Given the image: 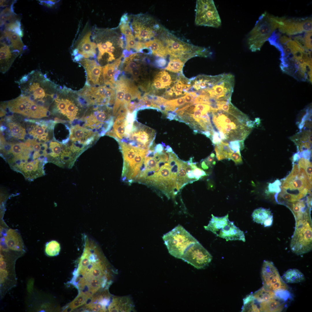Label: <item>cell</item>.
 Returning a JSON list of instances; mask_svg holds the SVG:
<instances>
[{"mask_svg": "<svg viewBox=\"0 0 312 312\" xmlns=\"http://www.w3.org/2000/svg\"><path fill=\"white\" fill-rule=\"evenodd\" d=\"M210 117L213 131L219 134L222 141L243 140L250 133L252 128L230 113L221 109L213 110Z\"/></svg>", "mask_w": 312, "mask_h": 312, "instance_id": "1", "label": "cell"}, {"mask_svg": "<svg viewBox=\"0 0 312 312\" xmlns=\"http://www.w3.org/2000/svg\"><path fill=\"white\" fill-rule=\"evenodd\" d=\"M281 23V17L270 15L266 12L262 14L248 35L247 42L250 49L252 52L260 50L265 42Z\"/></svg>", "mask_w": 312, "mask_h": 312, "instance_id": "2", "label": "cell"}, {"mask_svg": "<svg viewBox=\"0 0 312 312\" xmlns=\"http://www.w3.org/2000/svg\"><path fill=\"white\" fill-rule=\"evenodd\" d=\"M129 24L136 41L144 44L159 36L165 29L152 17L141 14L129 16Z\"/></svg>", "mask_w": 312, "mask_h": 312, "instance_id": "3", "label": "cell"}, {"mask_svg": "<svg viewBox=\"0 0 312 312\" xmlns=\"http://www.w3.org/2000/svg\"><path fill=\"white\" fill-rule=\"evenodd\" d=\"M295 218L296 226L290 247L293 252L301 255L309 252L312 249L311 217L309 214H305Z\"/></svg>", "mask_w": 312, "mask_h": 312, "instance_id": "4", "label": "cell"}, {"mask_svg": "<svg viewBox=\"0 0 312 312\" xmlns=\"http://www.w3.org/2000/svg\"><path fill=\"white\" fill-rule=\"evenodd\" d=\"M162 238L169 253L179 259L191 245L198 242L179 224L164 235Z\"/></svg>", "mask_w": 312, "mask_h": 312, "instance_id": "5", "label": "cell"}, {"mask_svg": "<svg viewBox=\"0 0 312 312\" xmlns=\"http://www.w3.org/2000/svg\"><path fill=\"white\" fill-rule=\"evenodd\" d=\"M95 106L90 112L86 113L79 119L81 125L97 132L101 131L103 135L110 129L113 124L111 109L106 106L101 108Z\"/></svg>", "mask_w": 312, "mask_h": 312, "instance_id": "6", "label": "cell"}, {"mask_svg": "<svg viewBox=\"0 0 312 312\" xmlns=\"http://www.w3.org/2000/svg\"><path fill=\"white\" fill-rule=\"evenodd\" d=\"M195 24L218 28L221 25V20L212 0H197L196 1Z\"/></svg>", "mask_w": 312, "mask_h": 312, "instance_id": "7", "label": "cell"}, {"mask_svg": "<svg viewBox=\"0 0 312 312\" xmlns=\"http://www.w3.org/2000/svg\"><path fill=\"white\" fill-rule=\"evenodd\" d=\"M155 134L154 130L135 122L127 137L129 140V144L148 150L153 145Z\"/></svg>", "mask_w": 312, "mask_h": 312, "instance_id": "8", "label": "cell"}, {"mask_svg": "<svg viewBox=\"0 0 312 312\" xmlns=\"http://www.w3.org/2000/svg\"><path fill=\"white\" fill-rule=\"evenodd\" d=\"M263 287L265 289L275 292L280 290H287L288 287L281 277L273 263L264 261L261 271Z\"/></svg>", "mask_w": 312, "mask_h": 312, "instance_id": "9", "label": "cell"}, {"mask_svg": "<svg viewBox=\"0 0 312 312\" xmlns=\"http://www.w3.org/2000/svg\"><path fill=\"white\" fill-rule=\"evenodd\" d=\"M198 269L206 267L211 262L212 256L199 242L191 245L180 258Z\"/></svg>", "mask_w": 312, "mask_h": 312, "instance_id": "10", "label": "cell"}, {"mask_svg": "<svg viewBox=\"0 0 312 312\" xmlns=\"http://www.w3.org/2000/svg\"><path fill=\"white\" fill-rule=\"evenodd\" d=\"M100 136L99 133L77 123L70 126L69 138V142L85 150L93 143Z\"/></svg>", "mask_w": 312, "mask_h": 312, "instance_id": "11", "label": "cell"}, {"mask_svg": "<svg viewBox=\"0 0 312 312\" xmlns=\"http://www.w3.org/2000/svg\"><path fill=\"white\" fill-rule=\"evenodd\" d=\"M108 88L106 86L96 87L86 84L78 94L84 99L88 105H110V100L106 94Z\"/></svg>", "mask_w": 312, "mask_h": 312, "instance_id": "12", "label": "cell"}, {"mask_svg": "<svg viewBox=\"0 0 312 312\" xmlns=\"http://www.w3.org/2000/svg\"><path fill=\"white\" fill-rule=\"evenodd\" d=\"M282 25L278 27L281 33L289 35L301 34L304 32L312 31V18L281 17Z\"/></svg>", "mask_w": 312, "mask_h": 312, "instance_id": "13", "label": "cell"}, {"mask_svg": "<svg viewBox=\"0 0 312 312\" xmlns=\"http://www.w3.org/2000/svg\"><path fill=\"white\" fill-rule=\"evenodd\" d=\"M81 63L84 68L87 74L86 84L91 86L99 85L102 67L93 60L83 59L81 61Z\"/></svg>", "mask_w": 312, "mask_h": 312, "instance_id": "14", "label": "cell"}, {"mask_svg": "<svg viewBox=\"0 0 312 312\" xmlns=\"http://www.w3.org/2000/svg\"><path fill=\"white\" fill-rule=\"evenodd\" d=\"M20 53L5 42L0 41L1 70L3 72L7 71Z\"/></svg>", "mask_w": 312, "mask_h": 312, "instance_id": "15", "label": "cell"}, {"mask_svg": "<svg viewBox=\"0 0 312 312\" xmlns=\"http://www.w3.org/2000/svg\"><path fill=\"white\" fill-rule=\"evenodd\" d=\"M217 236L229 240H239L245 241L243 232L236 226L233 222L229 220L219 231Z\"/></svg>", "mask_w": 312, "mask_h": 312, "instance_id": "16", "label": "cell"}, {"mask_svg": "<svg viewBox=\"0 0 312 312\" xmlns=\"http://www.w3.org/2000/svg\"><path fill=\"white\" fill-rule=\"evenodd\" d=\"M91 35L90 31L86 34L80 40L77 47L78 53L86 58L94 57L96 55L97 46L96 43L91 41Z\"/></svg>", "mask_w": 312, "mask_h": 312, "instance_id": "17", "label": "cell"}, {"mask_svg": "<svg viewBox=\"0 0 312 312\" xmlns=\"http://www.w3.org/2000/svg\"><path fill=\"white\" fill-rule=\"evenodd\" d=\"M290 139L297 146L299 152L311 149L312 145V131L311 129L301 130L291 137Z\"/></svg>", "mask_w": 312, "mask_h": 312, "instance_id": "18", "label": "cell"}, {"mask_svg": "<svg viewBox=\"0 0 312 312\" xmlns=\"http://www.w3.org/2000/svg\"><path fill=\"white\" fill-rule=\"evenodd\" d=\"M5 243L10 249L17 251L23 250L24 244L19 233L15 230L10 229L6 232L4 237Z\"/></svg>", "mask_w": 312, "mask_h": 312, "instance_id": "19", "label": "cell"}, {"mask_svg": "<svg viewBox=\"0 0 312 312\" xmlns=\"http://www.w3.org/2000/svg\"><path fill=\"white\" fill-rule=\"evenodd\" d=\"M1 40L21 53L23 50L24 45L22 42L21 36L15 33L8 30L2 31Z\"/></svg>", "mask_w": 312, "mask_h": 312, "instance_id": "20", "label": "cell"}, {"mask_svg": "<svg viewBox=\"0 0 312 312\" xmlns=\"http://www.w3.org/2000/svg\"><path fill=\"white\" fill-rule=\"evenodd\" d=\"M26 97L27 105L25 116L33 118H40L49 115L50 112L47 108L38 105L27 97Z\"/></svg>", "mask_w": 312, "mask_h": 312, "instance_id": "21", "label": "cell"}, {"mask_svg": "<svg viewBox=\"0 0 312 312\" xmlns=\"http://www.w3.org/2000/svg\"><path fill=\"white\" fill-rule=\"evenodd\" d=\"M252 216L254 222L263 224L265 227L270 226L272 224L273 215L269 209L262 207L257 209L253 211Z\"/></svg>", "mask_w": 312, "mask_h": 312, "instance_id": "22", "label": "cell"}, {"mask_svg": "<svg viewBox=\"0 0 312 312\" xmlns=\"http://www.w3.org/2000/svg\"><path fill=\"white\" fill-rule=\"evenodd\" d=\"M127 80L123 78L115 83L116 89L115 102L113 107L112 115L115 116L122 103L125 93Z\"/></svg>", "mask_w": 312, "mask_h": 312, "instance_id": "23", "label": "cell"}, {"mask_svg": "<svg viewBox=\"0 0 312 312\" xmlns=\"http://www.w3.org/2000/svg\"><path fill=\"white\" fill-rule=\"evenodd\" d=\"M280 300L278 299H277L276 298H271L261 302L259 305L260 311L265 312L281 311L285 307V303L281 302Z\"/></svg>", "mask_w": 312, "mask_h": 312, "instance_id": "24", "label": "cell"}, {"mask_svg": "<svg viewBox=\"0 0 312 312\" xmlns=\"http://www.w3.org/2000/svg\"><path fill=\"white\" fill-rule=\"evenodd\" d=\"M118 66L114 62L112 63L108 64L102 67L103 81L106 85H109L111 88H114V85L115 84V76L116 69Z\"/></svg>", "mask_w": 312, "mask_h": 312, "instance_id": "25", "label": "cell"}, {"mask_svg": "<svg viewBox=\"0 0 312 312\" xmlns=\"http://www.w3.org/2000/svg\"><path fill=\"white\" fill-rule=\"evenodd\" d=\"M212 218L209 224L207 226H204L205 229L210 231L216 235L220 230L229 220L228 214L225 216L219 217L211 215Z\"/></svg>", "mask_w": 312, "mask_h": 312, "instance_id": "26", "label": "cell"}, {"mask_svg": "<svg viewBox=\"0 0 312 312\" xmlns=\"http://www.w3.org/2000/svg\"><path fill=\"white\" fill-rule=\"evenodd\" d=\"M119 143L124 159L123 165H127L133 161L140 148L132 146L125 142Z\"/></svg>", "mask_w": 312, "mask_h": 312, "instance_id": "27", "label": "cell"}, {"mask_svg": "<svg viewBox=\"0 0 312 312\" xmlns=\"http://www.w3.org/2000/svg\"><path fill=\"white\" fill-rule=\"evenodd\" d=\"M126 116L127 115H123L117 116L113 124V129L111 131L115 134L119 140L126 137Z\"/></svg>", "mask_w": 312, "mask_h": 312, "instance_id": "28", "label": "cell"}, {"mask_svg": "<svg viewBox=\"0 0 312 312\" xmlns=\"http://www.w3.org/2000/svg\"><path fill=\"white\" fill-rule=\"evenodd\" d=\"M282 278L286 283H295L304 281L305 277L299 270L295 269H290L283 274Z\"/></svg>", "mask_w": 312, "mask_h": 312, "instance_id": "29", "label": "cell"}, {"mask_svg": "<svg viewBox=\"0 0 312 312\" xmlns=\"http://www.w3.org/2000/svg\"><path fill=\"white\" fill-rule=\"evenodd\" d=\"M65 144L62 145L55 141L51 142L49 144V152L48 154L52 158V161L58 165L60 155Z\"/></svg>", "mask_w": 312, "mask_h": 312, "instance_id": "30", "label": "cell"}, {"mask_svg": "<svg viewBox=\"0 0 312 312\" xmlns=\"http://www.w3.org/2000/svg\"><path fill=\"white\" fill-rule=\"evenodd\" d=\"M214 149L216 157L218 160L229 159L230 155L233 152L230 148L228 143L223 141L215 144Z\"/></svg>", "mask_w": 312, "mask_h": 312, "instance_id": "31", "label": "cell"}, {"mask_svg": "<svg viewBox=\"0 0 312 312\" xmlns=\"http://www.w3.org/2000/svg\"><path fill=\"white\" fill-rule=\"evenodd\" d=\"M29 133L39 141H47L49 139L48 132L46 126L36 125L33 127Z\"/></svg>", "mask_w": 312, "mask_h": 312, "instance_id": "32", "label": "cell"}, {"mask_svg": "<svg viewBox=\"0 0 312 312\" xmlns=\"http://www.w3.org/2000/svg\"><path fill=\"white\" fill-rule=\"evenodd\" d=\"M253 296L255 300L260 302L276 297L274 291L267 290L263 287L255 292Z\"/></svg>", "mask_w": 312, "mask_h": 312, "instance_id": "33", "label": "cell"}, {"mask_svg": "<svg viewBox=\"0 0 312 312\" xmlns=\"http://www.w3.org/2000/svg\"><path fill=\"white\" fill-rule=\"evenodd\" d=\"M185 62L179 58H170L167 66L165 68V69L172 72L180 73L182 71Z\"/></svg>", "mask_w": 312, "mask_h": 312, "instance_id": "34", "label": "cell"}, {"mask_svg": "<svg viewBox=\"0 0 312 312\" xmlns=\"http://www.w3.org/2000/svg\"><path fill=\"white\" fill-rule=\"evenodd\" d=\"M8 125L12 136L19 139L24 138L26 132L24 128L20 125L14 122H9Z\"/></svg>", "mask_w": 312, "mask_h": 312, "instance_id": "35", "label": "cell"}, {"mask_svg": "<svg viewBox=\"0 0 312 312\" xmlns=\"http://www.w3.org/2000/svg\"><path fill=\"white\" fill-rule=\"evenodd\" d=\"M243 311L260 312L257 305L255 303V299L253 294L248 296L244 299Z\"/></svg>", "mask_w": 312, "mask_h": 312, "instance_id": "36", "label": "cell"}, {"mask_svg": "<svg viewBox=\"0 0 312 312\" xmlns=\"http://www.w3.org/2000/svg\"><path fill=\"white\" fill-rule=\"evenodd\" d=\"M60 250V244L55 240L48 242L46 245L45 252L48 256L53 257L58 255Z\"/></svg>", "mask_w": 312, "mask_h": 312, "instance_id": "37", "label": "cell"}, {"mask_svg": "<svg viewBox=\"0 0 312 312\" xmlns=\"http://www.w3.org/2000/svg\"><path fill=\"white\" fill-rule=\"evenodd\" d=\"M89 297L83 292H81L78 296L69 304V309H73L85 304Z\"/></svg>", "mask_w": 312, "mask_h": 312, "instance_id": "38", "label": "cell"}, {"mask_svg": "<svg viewBox=\"0 0 312 312\" xmlns=\"http://www.w3.org/2000/svg\"><path fill=\"white\" fill-rule=\"evenodd\" d=\"M126 39V47L125 48L126 50L130 51L131 53V52H133L134 50L136 51H138V42H137L134 36L132 35L131 36H125Z\"/></svg>", "mask_w": 312, "mask_h": 312, "instance_id": "39", "label": "cell"}, {"mask_svg": "<svg viewBox=\"0 0 312 312\" xmlns=\"http://www.w3.org/2000/svg\"><path fill=\"white\" fill-rule=\"evenodd\" d=\"M155 77L159 79L166 88L169 87L173 82L169 73L165 70L159 72Z\"/></svg>", "mask_w": 312, "mask_h": 312, "instance_id": "40", "label": "cell"}, {"mask_svg": "<svg viewBox=\"0 0 312 312\" xmlns=\"http://www.w3.org/2000/svg\"><path fill=\"white\" fill-rule=\"evenodd\" d=\"M228 145L233 152L240 153V151L244 148V140H237L229 142Z\"/></svg>", "mask_w": 312, "mask_h": 312, "instance_id": "41", "label": "cell"}, {"mask_svg": "<svg viewBox=\"0 0 312 312\" xmlns=\"http://www.w3.org/2000/svg\"><path fill=\"white\" fill-rule=\"evenodd\" d=\"M129 20L125 23H120L119 26L120 30L122 33L125 36H131L133 35V32L129 24Z\"/></svg>", "mask_w": 312, "mask_h": 312, "instance_id": "42", "label": "cell"}, {"mask_svg": "<svg viewBox=\"0 0 312 312\" xmlns=\"http://www.w3.org/2000/svg\"><path fill=\"white\" fill-rule=\"evenodd\" d=\"M275 298L280 300L286 301L291 297L290 292L287 290H280L274 292Z\"/></svg>", "mask_w": 312, "mask_h": 312, "instance_id": "43", "label": "cell"}, {"mask_svg": "<svg viewBox=\"0 0 312 312\" xmlns=\"http://www.w3.org/2000/svg\"><path fill=\"white\" fill-rule=\"evenodd\" d=\"M307 49L310 51L312 50V31L305 32L304 36Z\"/></svg>", "mask_w": 312, "mask_h": 312, "instance_id": "44", "label": "cell"}, {"mask_svg": "<svg viewBox=\"0 0 312 312\" xmlns=\"http://www.w3.org/2000/svg\"><path fill=\"white\" fill-rule=\"evenodd\" d=\"M229 159L233 161L236 165L241 164L243 162L241 154L238 152H233L230 155Z\"/></svg>", "mask_w": 312, "mask_h": 312, "instance_id": "45", "label": "cell"}, {"mask_svg": "<svg viewBox=\"0 0 312 312\" xmlns=\"http://www.w3.org/2000/svg\"><path fill=\"white\" fill-rule=\"evenodd\" d=\"M293 38L295 41L301 47L305 50H308L306 48L304 37L302 35L295 36L293 37Z\"/></svg>", "mask_w": 312, "mask_h": 312, "instance_id": "46", "label": "cell"}, {"mask_svg": "<svg viewBox=\"0 0 312 312\" xmlns=\"http://www.w3.org/2000/svg\"><path fill=\"white\" fill-rule=\"evenodd\" d=\"M193 172L196 181L198 180L202 177L207 175L205 171L197 167L193 170Z\"/></svg>", "mask_w": 312, "mask_h": 312, "instance_id": "47", "label": "cell"}, {"mask_svg": "<svg viewBox=\"0 0 312 312\" xmlns=\"http://www.w3.org/2000/svg\"><path fill=\"white\" fill-rule=\"evenodd\" d=\"M152 85L157 89H161L166 88L159 79L155 77L154 78Z\"/></svg>", "mask_w": 312, "mask_h": 312, "instance_id": "48", "label": "cell"}, {"mask_svg": "<svg viewBox=\"0 0 312 312\" xmlns=\"http://www.w3.org/2000/svg\"><path fill=\"white\" fill-rule=\"evenodd\" d=\"M155 63L157 66L163 68L166 65L167 61L165 58L159 57L155 60Z\"/></svg>", "mask_w": 312, "mask_h": 312, "instance_id": "49", "label": "cell"}, {"mask_svg": "<svg viewBox=\"0 0 312 312\" xmlns=\"http://www.w3.org/2000/svg\"><path fill=\"white\" fill-rule=\"evenodd\" d=\"M215 154L213 153H212L204 161L208 167L210 166L211 164H214L216 162L214 161Z\"/></svg>", "mask_w": 312, "mask_h": 312, "instance_id": "50", "label": "cell"}, {"mask_svg": "<svg viewBox=\"0 0 312 312\" xmlns=\"http://www.w3.org/2000/svg\"><path fill=\"white\" fill-rule=\"evenodd\" d=\"M302 180L300 178H297L292 182L293 187L295 188L302 189L303 187V182Z\"/></svg>", "mask_w": 312, "mask_h": 312, "instance_id": "51", "label": "cell"}, {"mask_svg": "<svg viewBox=\"0 0 312 312\" xmlns=\"http://www.w3.org/2000/svg\"><path fill=\"white\" fill-rule=\"evenodd\" d=\"M280 183V182L279 181H276L273 183L270 184L269 185V190L271 192L278 191V190L280 189L279 187Z\"/></svg>", "mask_w": 312, "mask_h": 312, "instance_id": "52", "label": "cell"}, {"mask_svg": "<svg viewBox=\"0 0 312 312\" xmlns=\"http://www.w3.org/2000/svg\"><path fill=\"white\" fill-rule=\"evenodd\" d=\"M183 97L186 103L194 104V98L189 93L187 92Z\"/></svg>", "mask_w": 312, "mask_h": 312, "instance_id": "53", "label": "cell"}, {"mask_svg": "<svg viewBox=\"0 0 312 312\" xmlns=\"http://www.w3.org/2000/svg\"><path fill=\"white\" fill-rule=\"evenodd\" d=\"M8 272L5 269H0V283H3L8 275Z\"/></svg>", "mask_w": 312, "mask_h": 312, "instance_id": "54", "label": "cell"}, {"mask_svg": "<svg viewBox=\"0 0 312 312\" xmlns=\"http://www.w3.org/2000/svg\"><path fill=\"white\" fill-rule=\"evenodd\" d=\"M130 73L131 74L133 77L135 79H136V78H138L141 74L140 66L133 70Z\"/></svg>", "mask_w": 312, "mask_h": 312, "instance_id": "55", "label": "cell"}, {"mask_svg": "<svg viewBox=\"0 0 312 312\" xmlns=\"http://www.w3.org/2000/svg\"><path fill=\"white\" fill-rule=\"evenodd\" d=\"M34 282V279L32 278L30 279L28 281L27 289V291L29 293H31L33 291Z\"/></svg>", "mask_w": 312, "mask_h": 312, "instance_id": "56", "label": "cell"}, {"mask_svg": "<svg viewBox=\"0 0 312 312\" xmlns=\"http://www.w3.org/2000/svg\"><path fill=\"white\" fill-rule=\"evenodd\" d=\"M55 1L54 0H47V1H40L41 3L43 5L46 6L48 7H51L54 4V3H55Z\"/></svg>", "mask_w": 312, "mask_h": 312, "instance_id": "57", "label": "cell"}, {"mask_svg": "<svg viewBox=\"0 0 312 312\" xmlns=\"http://www.w3.org/2000/svg\"><path fill=\"white\" fill-rule=\"evenodd\" d=\"M163 146L162 144H157L155 147L154 152L155 153H157L159 154H161L164 150Z\"/></svg>", "mask_w": 312, "mask_h": 312, "instance_id": "58", "label": "cell"}, {"mask_svg": "<svg viewBox=\"0 0 312 312\" xmlns=\"http://www.w3.org/2000/svg\"><path fill=\"white\" fill-rule=\"evenodd\" d=\"M174 93L176 95V97L177 96H179L181 95H184L182 91L181 90H174Z\"/></svg>", "mask_w": 312, "mask_h": 312, "instance_id": "59", "label": "cell"}, {"mask_svg": "<svg viewBox=\"0 0 312 312\" xmlns=\"http://www.w3.org/2000/svg\"><path fill=\"white\" fill-rule=\"evenodd\" d=\"M189 93L194 98H196L198 96V94L197 93L193 91L190 92Z\"/></svg>", "mask_w": 312, "mask_h": 312, "instance_id": "60", "label": "cell"}, {"mask_svg": "<svg viewBox=\"0 0 312 312\" xmlns=\"http://www.w3.org/2000/svg\"><path fill=\"white\" fill-rule=\"evenodd\" d=\"M201 167L204 169H207L209 167L206 164L205 161H204L202 162L201 164Z\"/></svg>", "mask_w": 312, "mask_h": 312, "instance_id": "61", "label": "cell"}, {"mask_svg": "<svg viewBox=\"0 0 312 312\" xmlns=\"http://www.w3.org/2000/svg\"><path fill=\"white\" fill-rule=\"evenodd\" d=\"M165 150H166L168 153H173L174 152L172 148L169 145L166 146Z\"/></svg>", "mask_w": 312, "mask_h": 312, "instance_id": "62", "label": "cell"}, {"mask_svg": "<svg viewBox=\"0 0 312 312\" xmlns=\"http://www.w3.org/2000/svg\"><path fill=\"white\" fill-rule=\"evenodd\" d=\"M162 142V144H163L162 145H163V146H166V145H165V144L164 143H163Z\"/></svg>", "mask_w": 312, "mask_h": 312, "instance_id": "63", "label": "cell"}]
</instances>
